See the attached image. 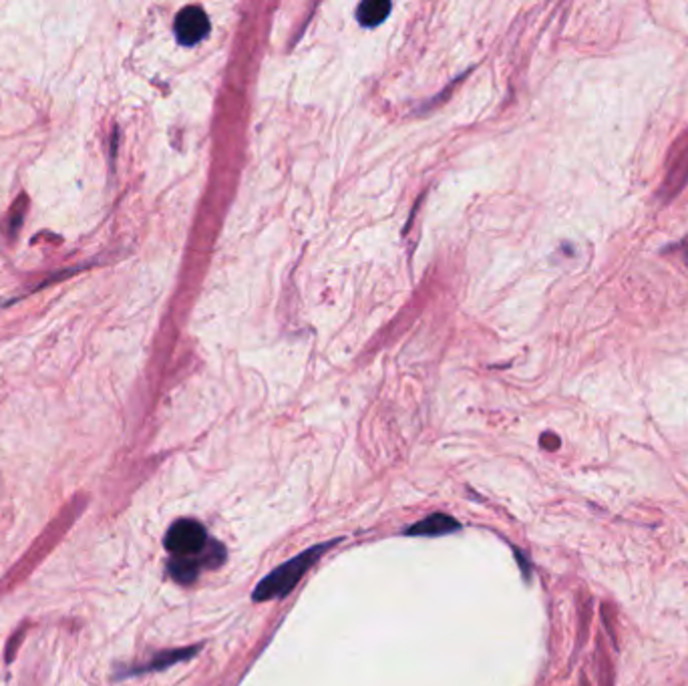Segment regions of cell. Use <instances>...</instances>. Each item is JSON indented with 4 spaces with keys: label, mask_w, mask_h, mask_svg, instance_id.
I'll return each mask as SVG.
<instances>
[{
    "label": "cell",
    "mask_w": 688,
    "mask_h": 686,
    "mask_svg": "<svg viewBox=\"0 0 688 686\" xmlns=\"http://www.w3.org/2000/svg\"><path fill=\"white\" fill-rule=\"evenodd\" d=\"M82 507H85V499L75 498L61 509V514L51 521L49 527L34 539V544L29 547V552L24 554L23 560L18 562L16 565H13V570L8 572V575L3 582H0V592L13 590L16 584H21L26 575L33 574L36 565H39L44 557H47L54 550V547H57V544L61 542L63 536H65L71 529V526L75 524V519L81 516Z\"/></svg>",
    "instance_id": "1"
},
{
    "label": "cell",
    "mask_w": 688,
    "mask_h": 686,
    "mask_svg": "<svg viewBox=\"0 0 688 686\" xmlns=\"http://www.w3.org/2000/svg\"><path fill=\"white\" fill-rule=\"evenodd\" d=\"M333 544L312 546L308 550L292 557V560L278 565V568H274L258 586H256L254 602H268L288 596V594L296 588V584L305 578V574L312 568V564H316L320 556H323Z\"/></svg>",
    "instance_id": "2"
},
{
    "label": "cell",
    "mask_w": 688,
    "mask_h": 686,
    "mask_svg": "<svg viewBox=\"0 0 688 686\" xmlns=\"http://www.w3.org/2000/svg\"><path fill=\"white\" fill-rule=\"evenodd\" d=\"M209 542L206 527L196 519H178L165 534V550L171 557L199 556Z\"/></svg>",
    "instance_id": "3"
},
{
    "label": "cell",
    "mask_w": 688,
    "mask_h": 686,
    "mask_svg": "<svg viewBox=\"0 0 688 686\" xmlns=\"http://www.w3.org/2000/svg\"><path fill=\"white\" fill-rule=\"evenodd\" d=\"M226 562V547L209 539L206 550L199 556H191V557H171V562L168 565L170 575L178 584H194L198 580L199 572L204 568H219Z\"/></svg>",
    "instance_id": "4"
},
{
    "label": "cell",
    "mask_w": 688,
    "mask_h": 686,
    "mask_svg": "<svg viewBox=\"0 0 688 686\" xmlns=\"http://www.w3.org/2000/svg\"><path fill=\"white\" fill-rule=\"evenodd\" d=\"M173 29H176L178 41L186 44V47H191V44H198L208 34L209 21L199 6H186L176 16Z\"/></svg>",
    "instance_id": "5"
},
{
    "label": "cell",
    "mask_w": 688,
    "mask_h": 686,
    "mask_svg": "<svg viewBox=\"0 0 688 686\" xmlns=\"http://www.w3.org/2000/svg\"><path fill=\"white\" fill-rule=\"evenodd\" d=\"M461 527V524L451 516L447 514H431L425 519H419L417 524H412L409 529H405L407 536H425V537H437L453 534Z\"/></svg>",
    "instance_id": "6"
},
{
    "label": "cell",
    "mask_w": 688,
    "mask_h": 686,
    "mask_svg": "<svg viewBox=\"0 0 688 686\" xmlns=\"http://www.w3.org/2000/svg\"><path fill=\"white\" fill-rule=\"evenodd\" d=\"M686 143L674 145V161H671V169H668V178L664 181L666 196H676V191L684 186L688 178V131L683 137Z\"/></svg>",
    "instance_id": "7"
},
{
    "label": "cell",
    "mask_w": 688,
    "mask_h": 686,
    "mask_svg": "<svg viewBox=\"0 0 688 686\" xmlns=\"http://www.w3.org/2000/svg\"><path fill=\"white\" fill-rule=\"evenodd\" d=\"M198 652V646H191V648H178V651H168V652H161L153 658L151 662L143 664V666H137V669L125 672L127 674H143V672H155V671H163V669H170V666L178 664L181 661H188V658H191Z\"/></svg>",
    "instance_id": "8"
},
{
    "label": "cell",
    "mask_w": 688,
    "mask_h": 686,
    "mask_svg": "<svg viewBox=\"0 0 688 686\" xmlns=\"http://www.w3.org/2000/svg\"><path fill=\"white\" fill-rule=\"evenodd\" d=\"M391 13V3H384V0H369V3H363L359 6V21L364 26H377L381 24L384 18Z\"/></svg>",
    "instance_id": "9"
}]
</instances>
